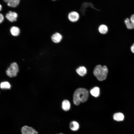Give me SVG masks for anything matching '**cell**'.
Returning <instances> with one entry per match:
<instances>
[{
	"mask_svg": "<svg viewBox=\"0 0 134 134\" xmlns=\"http://www.w3.org/2000/svg\"><path fill=\"white\" fill-rule=\"evenodd\" d=\"M89 96L88 91L86 89L79 88L76 89L74 92L73 102L75 105H78L81 102H84L87 100Z\"/></svg>",
	"mask_w": 134,
	"mask_h": 134,
	"instance_id": "6da1fadb",
	"label": "cell"
},
{
	"mask_svg": "<svg viewBox=\"0 0 134 134\" xmlns=\"http://www.w3.org/2000/svg\"><path fill=\"white\" fill-rule=\"evenodd\" d=\"M108 72V69L106 66L98 65L94 68L93 73L94 75L99 81H102L106 78Z\"/></svg>",
	"mask_w": 134,
	"mask_h": 134,
	"instance_id": "7a4b0ae2",
	"label": "cell"
},
{
	"mask_svg": "<svg viewBox=\"0 0 134 134\" xmlns=\"http://www.w3.org/2000/svg\"><path fill=\"white\" fill-rule=\"evenodd\" d=\"M19 71L18 65L16 63L14 62L11 64L6 71L7 74L10 77L16 76Z\"/></svg>",
	"mask_w": 134,
	"mask_h": 134,
	"instance_id": "3957f363",
	"label": "cell"
},
{
	"mask_svg": "<svg viewBox=\"0 0 134 134\" xmlns=\"http://www.w3.org/2000/svg\"><path fill=\"white\" fill-rule=\"evenodd\" d=\"M22 134H38V132L32 127L25 125L21 129Z\"/></svg>",
	"mask_w": 134,
	"mask_h": 134,
	"instance_id": "277c9868",
	"label": "cell"
},
{
	"mask_svg": "<svg viewBox=\"0 0 134 134\" xmlns=\"http://www.w3.org/2000/svg\"><path fill=\"white\" fill-rule=\"evenodd\" d=\"M18 15L15 12H12L9 11L6 15L5 17L10 22H12L16 20Z\"/></svg>",
	"mask_w": 134,
	"mask_h": 134,
	"instance_id": "5b68a950",
	"label": "cell"
},
{
	"mask_svg": "<svg viewBox=\"0 0 134 134\" xmlns=\"http://www.w3.org/2000/svg\"><path fill=\"white\" fill-rule=\"evenodd\" d=\"M79 16L78 13L75 11H72L70 12L68 15L69 20L71 22H74L77 21L79 19Z\"/></svg>",
	"mask_w": 134,
	"mask_h": 134,
	"instance_id": "8992f818",
	"label": "cell"
},
{
	"mask_svg": "<svg viewBox=\"0 0 134 134\" xmlns=\"http://www.w3.org/2000/svg\"><path fill=\"white\" fill-rule=\"evenodd\" d=\"M62 35L59 33H57L53 34L51 37V39L54 42L58 43L61 41L62 39Z\"/></svg>",
	"mask_w": 134,
	"mask_h": 134,
	"instance_id": "52a82bcc",
	"label": "cell"
},
{
	"mask_svg": "<svg viewBox=\"0 0 134 134\" xmlns=\"http://www.w3.org/2000/svg\"><path fill=\"white\" fill-rule=\"evenodd\" d=\"M7 3V5L10 7H15L19 4V0H4Z\"/></svg>",
	"mask_w": 134,
	"mask_h": 134,
	"instance_id": "ba28073f",
	"label": "cell"
},
{
	"mask_svg": "<svg viewBox=\"0 0 134 134\" xmlns=\"http://www.w3.org/2000/svg\"><path fill=\"white\" fill-rule=\"evenodd\" d=\"M70 107V104L69 101L67 100H64L62 103V108L65 111L69 110Z\"/></svg>",
	"mask_w": 134,
	"mask_h": 134,
	"instance_id": "9c48e42d",
	"label": "cell"
},
{
	"mask_svg": "<svg viewBox=\"0 0 134 134\" xmlns=\"http://www.w3.org/2000/svg\"><path fill=\"white\" fill-rule=\"evenodd\" d=\"M90 92L92 96L95 97H97L100 95V88L97 87H95L91 89Z\"/></svg>",
	"mask_w": 134,
	"mask_h": 134,
	"instance_id": "30bf717a",
	"label": "cell"
},
{
	"mask_svg": "<svg viewBox=\"0 0 134 134\" xmlns=\"http://www.w3.org/2000/svg\"><path fill=\"white\" fill-rule=\"evenodd\" d=\"M79 126L78 123L75 121L71 122L69 124V127L70 129L73 131H76L79 129Z\"/></svg>",
	"mask_w": 134,
	"mask_h": 134,
	"instance_id": "8fae6325",
	"label": "cell"
},
{
	"mask_svg": "<svg viewBox=\"0 0 134 134\" xmlns=\"http://www.w3.org/2000/svg\"><path fill=\"white\" fill-rule=\"evenodd\" d=\"M77 73L81 76H84L86 73L87 70L86 68L84 66H80L76 70Z\"/></svg>",
	"mask_w": 134,
	"mask_h": 134,
	"instance_id": "7c38bea8",
	"label": "cell"
},
{
	"mask_svg": "<svg viewBox=\"0 0 134 134\" xmlns=\"http://www.w3.org/2000/svg\"><path fill=\"white\" fill-rule=\"evenodd\" d=\"M10 31L11 34L15 36L18 35L20 32L19 28L15 26L12 27L10 29Z\"/></svg>",
	"mask_w": 134,
	"mask_h": 134,
	"instance_id": "4fadbf2b",
	"label": "cell"
},
{
	"mask_svg": "<svg viewBox=\"0 0 134 134\" xmlns=\"http://www.w3.org/2000/svg\"><path fill=\"white\" fill-rule=\"evenodd\" d=\"M113 117L114 119L116 121H121L124 119V116L122 113L119 112L115 114Z\"/></svg>",
	"mask_w": 134,
	"mask_h": 134,
	"instance_id": "5bb4252c",
	"label": "cell"
},
{
	"mask_svg": "<svg viewBox=\"0 0 134 134\" xmlns=\"http://www.w3.org/2000/svg\"><path fill=\"white\" fill-rule=\"evenodd\" d=\"M99 32L102 34H106L108 31V28L105 25L102 24L100 25L98 28Z\"/></svg>",
	"mask_w": 134,
	"mask_h": 134,
	"instance_id": "9a60e30c",
	"label": "cell"
},
{
	"mask_svg": "<svg viewBox=\"0 0 134 134\" xmlns=\"http://www.w3.org/2000/svg\"><path fill=\"white\" fill-rule=\"evenodd\" d=\"M125 23L127 28L130 29H134V24L131 23L128 18H126L125 20Z\"/></svg>",
	"mask_w": 134,
	"mask_h": 134,
	"instance_id": "2e32d148",
	"label": "cell"
},
{
	"mask_svg": "<svg viewBox=\"0 0 134 134\" xmlns=\"http://www.w3.org/2000/svg\"><path fill=\"white\" fill-rule=\"evenodd\" d=\"M0 87L1 89H9L11 87V85L8 82H3L0 83Z\"/></svg>",
	"mask_w": 134,
	"mask_h": 134,
	"instance_id": "e0dca14e",
	"label": "cell"
},
{
	"mask_svg": "<svg viewBox=\"0 0 134 134\" xmlns=\"http://www.w3.org/2000/svg\"><path fill=\"white\" fill-rule=\"evenodd\" d=\"M131 22L134 24V14H132L130 18Z\"/></svg>",
	"mask_w": 134,
	"mask_h": 134,
	"instance_id": "ac0fdd59",
	"label": "cell"
},
{
	"mask_svg": "<svg viewBox=\"0 0 134 134\" xmlns=\"http://www.w3.org/2000/svg\"><path fill=\"white\" fill-rule=\"evenodd\" d=\"M4 19L1 13L0 14V23H1L2 22Z\"/></svg>",
	"mask_w": 134,
	"mask_h": 134,
	"instance_id": "d6986e66",
	"label": "cell"
},
{
	"mask_svg": "<svg viewBox=\"0 0 134 134\" xmlns=\"http://www.w3.org/2000/svg\"><path fill=\"white\" fill-rule=\"evenodd\" d=\"M131 51L134 53V43L131 46Z\"/></svg>",
	"mask_w": 134,
	"mask_h": 134,
	"instance_id": "ffe728a7",
	"label": "cell"
},
{
	"mask_svg": "<svg viewBox=\"0 0 134 134\" xmlns=\"http://www.w3.org/2000/svg\"><path fill=\"white\" fill-rule=\"evenodd\" d=\"M1 4L0 5V10H1Z\"/></svg>",
	"mask_w": 134,
	"mask_h": 134,
	"instance_id": "44dd1931",
	"label": "cell"
},
{
	"mask_svg": "<svg viewBox=\"0 0 134 134\" xmlns=\"http://www.w3.org/2000/svg\"></svg>",
	"mask_w": 134,
	"mask_h": 134,
	"instance_id": "7402d4cb",
	"label": "cell"
}]
</instances>
